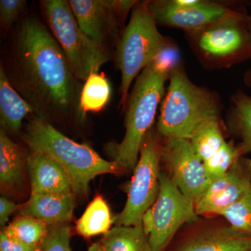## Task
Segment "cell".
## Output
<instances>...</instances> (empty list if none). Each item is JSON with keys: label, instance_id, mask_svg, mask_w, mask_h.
Masks as SVG:
<instances>
[{"label": "cell", "instance_id": "5", "mask_svg": "<svg viewBox=\"0 0 251 251\" xmlns=\"http://www.w3.org/2000/svg\"><path fill=\"white\" fill-rule=\"evenodd\" d=\"M171 41L158 31L149 11L148 1H137L117 45V65L121 72V106L126 105L130 87L135 77Z\"/></svg>", "mask_w": 251, "mask_h": 251}, {"label": "cell", "instance_id": "27", "mask_svg": "<svg viewBox=\"0 0 251 251\" xmlns=\"http://www.w3.org/2000/svg\"><path fill=\"white\" fill-rule=\"evenodd\" d=\"M151 64L160 72L171 77L173 72L183 64L179 49L176 43L171 41L158 52Z\"/></svg>", "mask_w": 251, "mask_h": 251}, {"label": "cell", "instance_id": "14", "mask_svg": "<svg viewBox=\"0 0 251 251\" xmlns=\"http://www.w3.org/2000/svg\"><path fill=\"white\" fill-rule=\"evenodd\" d=\"M166 251H251V237L231 226L207 229L179 239Z\"/></svg>", "mask_w": 251, "mask_h": 251}, {"label": "cell", "instance_id": "19", "mask_svg": "<svg viewBox=\"0 0 251 251\" xmlns=\"http://www.w3.org/2000/svg\"><path fill=\"white\" fill-rule=\"evenodd\" d=\"M24 159L21 148L0 130V182L1 188H14L22 181Z\"/></svg>", "mask_w": 251, "mask_h": 251}, {"label": "cell", "instance_id": "4", "mask_svg": "<svg viewBox=\"0 0 251 251\" xmlns=\"http://www.w3.org/2000/svg\"><path fill=\"white\" fill-rule=\"evenodd\" d=\"M169 79L151 63L137 77L127 100L125 135L115 149L114 161L123 171L134 170L136 166L143 140L151 129Z\"/></svg>", "mask_w": 251, "mask_h": 251}, {"label": "cell", "instance_id": "28", "mask_svg": "<svg viewBox=\"0 0 251 251\" xmlns=\"http://www.w3.org/2000/svg\"><path fill=\"white\" fill-rule=\"evenodd\" d=\"M71 229L66 225H57L50 229L39 251H72Z\"/></svg>", "mask_w": 251, "mask_h": 251}, {"label": "cell", "instance_id": "6", "mask_svg": "<svg viewBox=\"0 0 251 251\" xmlns=\"http://www.w3.org/2000/svg\"><path fill=\"white\" fill-rule=\"evenodd\" d=\"M41 9L54 39L62 48L73 72L85 82L110 59L106 48L99 45L81 29L69 1L44 0Z\"/></svg>", "mask_w": 251, "mask_h": 251}, {"label": "cell", "instance_id": "22", "mask_svg": "<svg viewBox=\"0 0 251 251\" xmlns=\"http://www.w3.org/2000/svg\"><path fill=\"white\" fill-rule=\"evenodd\" d=\"M188 140L193 152L202 162L215 154L226 143L217 120H209L200 125Z\"/></svg>", "mask_w": 251, "mask_h": 251}, {"label": "cell", "instance_id": "25", "mask_svg": "<svg viewBox=\"0 0 251 251\" xmlns=\"http://www.w3.org/2000/svg\"><path fill=\"white\" fill-rule=\"evenodd\" d=\"M242 156V153L237 145L233 141L226 142L215 154L203 162L208 179L211 182L224 176Z\"/></svg>", "mask_w": 251, "mask_h": 251}, {"label": "cell", "instance_id": "33", "mask_svg": "<svg viewBox=\"0 0 251 251\" xmlns=\"http://www.w3.org/2000/svg\"><path fill=\"white\" fill-rule=\"evenodd\" d=\"M88 251H104L100 242L95 243L89 248Z\"/></svg>", "mask_w": 251, "mask_h": 251}, {"label": "cell", "instance_id": "11", "mask_svg": "<svg viewBox=\"0 0 251 251\" xmlns=\"http://www.w3.org/2000/svg\"><path fill=\"white\" fill-rule=\"evenodd\" d=\"M161 159L180 191L196 204L211 182L206 176L203 162L193 152L189 140H165L161 145Z\"/></svg>", "mask_w": 251, "mask_h": 251}, {"label": "cell", "instance_id": "9", "mask_svg": "<svg viewBox=\"0 0 251 251\" xmlns=\"http://www.w3.org/2000/svg\"><path fill=\"white\" fill-rule=\"evenodd\" d=\"M148 7L157 25L182 29L186 34L213 23L247 14L242 4L207 0H153Z\"/></svg>", "mask_w": 251, "mask_h": 251}, {"label": "cell", "instance_id": "13", "mask_svg": "<svg viewBox=\"0 0 251 251\" xmlns=\"http://www.w3.org/2000/svg\"><path fill=\"white\" fill-rule=\"evenodd\" d=\"M73 13L82 31L105 48L118 35L125 21L117 9L116 0H70Z\"/></svg>", "mask_w": 251, "mask_h": 251}, {"label": "cell", "instance_id": "16", "mask_svg": "<svg viewBox=\"0 0 251 251\" xmlns=\"http://www.w3.org/2000/svg\"><path fill=\"white\" fill-rule=\"evenodd\" d=\"M74 208V193H37L31 194L21 206V211L23 216L57 226L72 221Z\"/></svg>", "mask_w": 251, "mask_h": 251}, {"label": "cell", "instance_id": "8", "mask_svg": "<svg viewBox=\"0 0 251 251\" xmlns=\"http://www.w3.org/2000/svg\"><path fill=\"white\" fill-rule=\"evenodd\" d=\"M195 204L180 191L170 175L161 173L158 197L142 219L153 251H166L185 224L196 222Z\"/></svg>", "mask_w": 251, "mask_h": 251}, {"label": "cell", "instance_id": "3", "mask_svg": "<svg viewBox=\"0 0 251 251\" xmlns=\"http://www.w3.org/2000/svg\"><path fill=\"white\" fill-rule=\"evenodd\" d=\"M221 110L217 94L191 82L181 64L170 77L157 132L165 139L190 140L200 125L209 120H219Z\"/></svg>", "mask_w": 251, "mask_h": 251}, {"label": "cell", "instance_id": "23", "mask_svg": "<svg viewBox=\"0 0 251 251\" xmlns=\"http://www.w3.org/2000/svg\"><path fill=\"white\" fill-rule=\"evenodd\" d=\"M111 96L110 82L103 74L94 73L82 86L80 110L83 117L87 112L100 111L108 104Z\"/></svg>", "mask_w": 251, "mask_h": 251}, {"label": "cell", "instance_id": "30", "mask_svg": "<svg viewBox=\"0 0 251 251\" xmlns=\"http://www.w3.org/2000/svg\"><path fill=\"white\" fill-rule=\"evenodd\" d=\"M40 248L29 247L6 236L4 232L0 234V251H39Z\"/></svg>", "mask_w": 251, "mask_h": 251}, {"label": "cell", "instance_id": "26", "mask_svg": "<svg viewBox=\"0 0 251 251\" xmlns=\"http://www.w3.org/2000/svg\"><path fill=\"white\" fill-rule=\"evenodd\" d=\"M221 216L228 221L229 226L251 237V188Z\"/></svg>", "mask_w": 251, "mask_h": 251}, {"label": "cell", "instance_id": "24", "mask_svg": "<svg viewBox=\"0 0 251 251\" xmlns=\"http://www.w3.org/2000/svg\"><path fill=\"white\" fill-rule=\"evenodd\" d=\"M49 226L40 220L23 216L14 220L1 232L29 247L40 248L50 231Z\"/></svg>", "mask_w": 251, "mask_h": 251}, {"label": "cell", "instance_id": "7", "mask_svg": "<svg viewBox=\"0 0 251 251\" xmlns=\"http://www.w3.org/2000/svg\"><path fill=\"white\" fill-rule=\"evenodd\" d=\"M249 17L247 13L186 34L203 67L210 70L227 69L251 59Z\"/></svg>", "mask_w": 251, "mask_h": 251}, {"label": "cell", "instance_id": "15", "mask_svg": "<svg viewBox=\"0 0 251 251\" xmlns=\"http://www.w3.org/2000/svg\"><path fill=\"white\" fill-rule=\"evenodd\" d=\"M26 166L30 181L31 194L74 193L67 172L44 153L30 150Z\"/></svg>", "mask_w": 251, "mask_h": 251}, {"label": "cell", "instance_id": "1", "mask_svg": "<svg viewBox=\"0 0 251 251\" xmlns=\"http://www.w3.org/2000/svg\"><path fill=\"white\" fill-rule=\"evenodd\" d=\"M4 69L11 85L36 116L51 125L55 119L83 117L80 81L52 33L37 18L29 16L18 23Z\"/></svg>", "mask_w": 251, "mask_h": 251}, {"label": "cell", "instance_id": "20", "mask_svg": "<svg viewBox=\"0 0 251 251\" xmlns=\"http://www.w3.org/2000/svg\"><path fill=\"white\" fill-rule=\"evenodd\" d=\"M100 242L104 251H153L142 224L117 226L103 234Z\"/></svg>", "mask_w": 251, "mask_h": 251}, {"label": "cell", "instance_id": "34", "mask_svg": "<svg viewBox=\"0 0 251 251\" xmlns=\"http://www.w3.org/2000/svg\"></svg>", "mask_w": 251, "mask_h": 251}, {"label": "cell", "instance_id": "21", "mask_svg": "<svg viewBox=\"0 0 251 251\" xmlns=\"http://www.w3.org/2000/svg\"><path fill=\"white\" fill-rule=\"evenodd\" d=\"M113 222L110 208L105 200L97 196L76 223L77 233L90 237L108 232Z\"/></svg>", "mask_w": 251, "mask_h": 251}, {"label": "cell", "instance_id": "29", "mask_svg": "<svg viewBox=\"0 0 251 251\" xmlns=\"http://www.w3.org/2000/svg\"><path fill=\"white\" fill-rule=\"evenodd\" d=\"M26 1L24 0H1L0 1V24L1 31L7 33L22 14Z\"/></svg>", "mask_w": 251, "mask_h": 251}, {"label": "cell", "instance_id": "18", "mask_svg": "<svg viewBox=\"0 0 251 251\" xmlns=\"http://www.w3.org/2000/svg\"><path fill=\"white\" fill-rule=\"evenodd\" d=\"M227 125L239 140L238 147L243 156L251 152V97L242 90L231 97Z\"/></svg>", "mask_w": 251, "mask_h": 251}, {"label": "cell", "instance_id": "17", "mask_svg": "<svg viewBox=\"0 0 251 251\" xmlns=\"http://www.w3.org/2000/svg\"><path fill=\"white\" fill-rule=\"evenodd\" d=\"M29 114L34 115L31 105L15 90L6 75L3 66H0V120L5 131L17 133L24 119Z\"/></svg>", "mask_w": 251, "mask_h": 251}, {"label": "cell", "instance_id": "10", "mask_svg": "<svg viewBox=\"0 0 251 251\" xmlns=\"http://www.w3.org/2000/svg\"><path fill=\"white\" fill-rule=\"evenodd\" d=\"M161 148L154 132L150 130L143 140L139 159L133 170L126 202L115 219L117 226L142 224L144 214L156 201L159 191Z\"/></svg>", "mask_w": 251, "mask_h": 251}, {"label": "cell", "instance_id": "32", "mask_svg": "<svg viewBox=\"0 0 251 251\" xmlns=\"http://www.w3.org/2000/svg\"><path fill=\"white\" fill-rule=\"evenodd\" d=\"M249 24L251 31V14H249ZM244 83L245 84L247 87H251V69H248L247 72H245V74H244Z\"/></svg>", "mask_w": 251, "mask_h": 251}, {"label": "cell", "instance_id": "31", "mask_svg": "<svg viewBox=\"0 0 251 251\" xmlns=\"http://www.w3.org/2000/svg\"><path fill=\"white\" fill-rule=\"evenodd\" d=\"M17 204L5 198H0V225L4 227L9 221V216L17 209Z\"/></svg>", "mask_w": 251, "mask_h": 251}, {"label": "cell", "instance_id": "12", "mask_svg": "<svg viewBox=\"0 0 251 251\" xmlns=\"http://www.w3.org/2000/svg\"><path fill=\"white\" fill-rule=\"evenodd\" d=\"M251 188V160L240 157L224 176L211 181L195 204L198 216L222 215Z\"/></svg>", "mask_w": 251, "mask_h": 251}, {"label": "cell", "instance_id": "2", "mask_svg": "<svg viewBox=\"0 0 251 251\" xmlns=\"http://www.w3.org/2000/svg\"><path fill=\"white\" fill-rule=\"evenodd\" d=\"M24 140L30 150L44 153L64 168L75 195L87 194L90 181L99 175L124 171L115 161L103 159L88 145L74 141L36 115L28 123Z\"/></svg>", "mask_w": 251, "mask_h": 251}]
</instances>
